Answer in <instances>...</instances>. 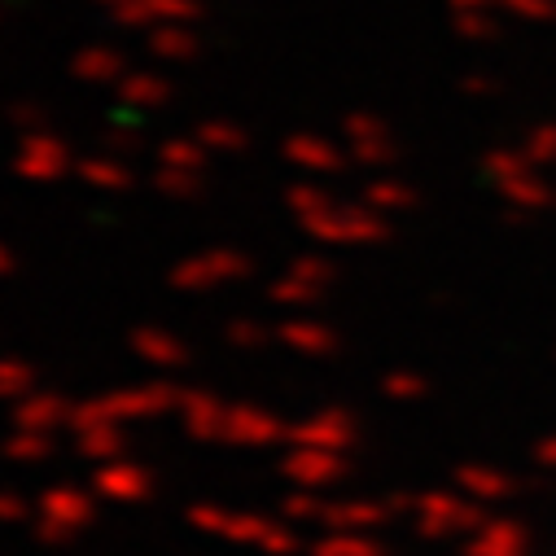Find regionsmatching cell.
I'll list each match as a JSON object with an SVG mask.
<instances>
[{
	"label": "cell",
	"instance_id": "obj_10",
	"mask_svg": "<svg viewBox=\"0 0 556 556\" xmlns=\"http://www.w3.org/2000/svg\"><path fill=\"white\" fill-rule=\"evenodd\" d=\"M159 189L172 198H193L202 189V172H176V167H159Z\"/></svg>",
	"mask_w": 556,
	"mask_h": 556
},
{
	"label": "cell",
	"instance_id": "obj_8",
	"mask_svg": "<svg viewBox=\"0 0 556 556\" xmlns=\"http://www.w3.org/2000/svg\"><path fill=\"white\" fill-rule=\"evenodd\" d=\"M198 141H202L206 150H219V154H237V150L250 146V141H245V131H241L237 123H228V118H211V123H202V127H198Z\"/></svg>",
	"mask_w": 556,
	"mask_h": 556
},
{
	"label": "cell",
	"instance_id": "obj_4",
	"mask_svg": "<svg viewBox=\"0 0 556 556\" xmlns=\"http://www.w3.org/2000/svg\"><path fill=\"white\" fill-rule=\"evenodd\" d=\"M71 75L84 84H118L127 75V62L110 45H88L71 58Z\"/></svg>",
	"mask_w": 556,
	"mask_h": 556
},
{
	"label": "cell",
	"instance_id": "obj_3",
	"mask_svg": "<svg viewBox=\"0 0 556 556\" xmlns=\"http://www.w3.org/2000/svg\"><path fill=\"white\" fill-rule=\"evenodd\" d=\"M118 101L127 110H159L172 101V79L159 71H127L118 79Z\"/></svg>",
	"mask_w": 556,
	"mask_h": 556
},
{
	"label": "cell",
	"instance_id": "obj_9",
	"mask_svg": "<svg viewBox=\"0 0 556 556\" xmlns=\"http://www.w3.org/2000/svg\"><path fill=\"white\" fill-rule=\"evenodd\" d=\"M79 176H84L92 189H127V185H131L127 167L114 163V159H84V163H79Z\"/></svg>",
	"mask_w": 556,
	"mask_h": 556
},
{
	"label": "cell",
	"instance_id": "obj_2",
	"mask_svg": "<svg viewBox=\"0 0 556 556\" xmlns=\"http://www.w3.org/2000/svg\"><path fill=\"white\" fill-rule=\"evenodd\" d=\"M14 167H18V176H27V180H58V176H66V167H71V150H66L62 136L27 131L23 146H18Z\"/></svg>",
	"mask_w": 556,
	"mask_h": 556
},
{
	"label": "cell",
	"instance_id": "obj_14",
	"mask_svg": "<svg viewBox=\"0 0 556 556\" xmlns=\"http://www.w3.org/2000/svg\"><path fill=\"white\" fill-rule=\"evenodd\" d=\"M14 381H27V372L18 364H0V394H18L23 386H14Z\"/></svg>",
	"mask_w": 556,
	"mask_h": 556
},
{
	"label": "cell",
	"instance_id": "obj_7",
	"mask_svg": "<svg viewBox=\"0 0 556 556\" xmlns=\"http://www.w3.org/2000/svg\"><path fill=\"white\" fill-rule=\"evenodd\" d=\"M206 146L198 141V136H172V141L159 146V163L163 167H176V172H202L206 167Z\"/></svg>",
	"mask_w": 556,
	"mask_h": 556
},
{
	"label": "cell",
	"instance_id": "obj_13",
	"mask_svg": "<svg viewBox=\"0 0 556 556\" xmlns=\"http://www.w3.org/2000/svg\"><path fill=\"white\" fill-rule=\"evenodd\" d=\"M10 118H14L23 131H40V123H45V105H36V101H18V105L10 110Z\"/></svg>",
	"mask_w": 556,
	"mask_h": 556
},
{
	"label": "cell",
	"instance_id": "obj_5",
	"mask_svg": "<svg viewBox=\"0 0 556 556\" xmlns=\"http://www.w3.org/2000/svg\"><path fill=\"white\" fill-rule=\"evenodd\" d=\"M150 53L163 62H193L202 53V36L189 23H167L150 31Z\"/></svg>",
	"mask_w": 556,
	"mask_h": 556
},
{
	"label": "cell",
	"instance_id": "obj_11",
	"mask_svg": "<svg viewBox=\"0 0 556 556\" xmlns=\"http://www.w3.org/2000/svg\"><path fill=\"white\" fill-rule=\"evenodd\" d=\"M136 346H141V355H150V359H159V364H172V359L185 355L176 342H167V338H159V333H141V338H136Z\"/></svg>",
	"mask_w": 556,
	"mask_h": 556
},
{
	"label": "cell",
	"instance_id": "obj_12",
	"mask_svg": "<svg viewBox=\"0 0 556 556\" xmlns=\"http://www.w3.org/2000/svg\"><path fill=\"white\" fill-rule=\"evenodd\" d=\"M58 412V399H36V403H27L23 412H18V421L27 426V430H40V426H53L49 416Z\"/></svg>",
	"mask_w": 556,
	"mask_h": 556
},
{
	"label": "cell",
	"instance_id": "obj_6",
	"mask_svg": "<svg viewBox=\"0 0 556 556\" xmlns=\"http://www.w3.org/2000/svg\"><path fill=\"white\" fill-rule=\"evenodd\" d=\"M241 267H245V258H241V254H232V250L202 254V258H193V263L176 267V286H211L206 276H215V286H219V276H232V271H241Z\"/></svg>",
	"mask_w": 556,
	"mask_h": 556
},
{
	"label": "cell",
	"instance_id": "obj_1",
	"mask_svg": "<svg viewBox=\"0 0 556 556\" xmlns=\"http://www.w3.org/2000/svg\"><path fill=\"white\" fill-rule=\"evenodd\" d=\"M118 27L131 31H154L167 23H198L202 18V0H123L118 10H110Z\"/></svg>",
	"mask_w": 556,
	"mask_h": 556
},
{
	"label": "cell",
	"instance_id": "obj_15",
	"mask_svg": "<svg viewBox=\"0 0 556 556\" xmlns=\"http://www.w3.org/2000/svg\"><path fill=\"white\" fill-rule=\"evenodd\" d=\"M0 271H10V254H5V245H0Z\"/></svg>",
	"mask_w": 556,
	"mask_h": 556
},
{
	"label": "cell",
	"instance_id": "obj_16",
	"mask_svg": "<svg viewBox=\"0 0 556 556\" xmlns=\"http://www.w3.org/2000/svg\"><path fill=\"white\" fill-rule=\"evenodd\" d=\"M97 5H110V10H118V5H123V0H97Z\"/></svg>",
	"mask_w": 556,
	"mask_h": 556
}]
</instances>
